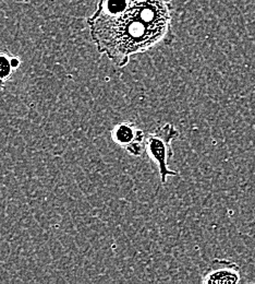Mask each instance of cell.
<instances>
[{"label":"cell","instance_id":"5","mask_svg":"<svg viewBox=\"0 0 255 284\" xmlns=\"http://www.w3.org/2000/svg\"><path fill=\"white\" fill-rule=\"evenodd\" d=\"M21 65V59L0 46V92L4 91L6 84L10 81L15 70Z\"/></svg>","mask_w":255,"mask_h":284},{"label":"cell","instance_id":"2","mask_svg":"<svg viewBox=\"0 0 255 284\" xmlns=\"http://www.w3.org/2000/svg\"><path fill=\"white\" fill-rule=\"evenodd\" d=\"M179 132L172 124H165L149 133L145 137V152L155 162L158 167L160 180L163 185L167 183L169 176H177L178 173L172 171L168 166L174 157L172 142L179 137Z\"/></svg>","mask_w":255,"mask_h":284},{"label":"cell","instance_id":"3","mask_svg":"<svg viewBox=\"0 0 255 284\" xmlns=\"http://www.w3.org/2000/svg\"><path fill=\"white\" fill-rule=\"evenodd\" d=\"M145 133L131 121L119 122L111 129V139L130 156L140 157L145 150Z\"/></svg>","mask_w":255,"mask_h":284},{"label":"cell","instance_id":"1","mask_svg":"<svg viewBox=\"0 0 255 284\" xmlns=\"http://www.w3.org/2000/svg\"><path fill=\"white\" fill-rule=\"evenodd\" d=\"M173 0H99L87 23L99 54L120 68L160 43L172 44Z\"/></svg>","mask_w":255,"mask_h":284},{"label":"cell","instance_id":"4","mask_svg":"<svg viewBox=\"0 0 255 284\" xmlns=\"http://www.w3.org/2000/svg\"><path fill=\"white\" fill-rule=\"evenodd\" d=\"M241 281L239 266L227 259L216 258L211 267L203 274L202 283L205 284H237Z\"/></svg>","mask_w":255,"mask_h":284}]
</instances>
